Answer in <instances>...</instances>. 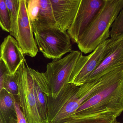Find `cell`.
<instances>
[{
	"mask_svg": "<svg viewBox=\"0 0 123 123\" xmlns=\"http://www.w3.org/2000/svg\"><path fill=\"white\" fill-rule=\"evenodd\" d=\"M118 114L112 112H104L83 117L69 119L59 123H115Z\"/></svg>",
	"mask_w": 123,
	"mask_h": 123,
	"instance_id": "obj_15",
	"label": "cell"
},
{
	"mask_svg": "<svg viewBox=\"0 0 123 123\" xmlns=\"http://www.w3.org/2000/svg\"><path fill=\"white\" fill-rule=\"evenodd\" d=\"M3 89L13 96L18 95V86L15 73L13 75L6 74L4 78Z\"/></svg>",
	"mask_w": 123,
	"mask_h": 123,
	"instance_id": "obj_19",
	"label": "cell"
},
{
	"mask_svg": "<svg viewBox=\"0 0 123 123\" xmlns=\"http://www.w3.org/2000/svg\"><path fill=\"white\" fill-rule=\"evenodd\" d=\"M39 8L34 32L51 28H58L50 0H39Z\"/></svg>",
	"mask_w": 123,
	"mask_h": 123,
	"instance_id": "obj_13",
	"label": "cell"
},
{
	"mask_svg": "<svg viewBox=\"0 0 123 123\" xmlns=\"http://www.w3.org/2000/svg\"><path fill=\"white\" fill-rule=\"evenodd\" d=\"M110 40L108 53L86 82L98 80L114 70L123 68V36Z\"/></svg>",
	"mask_w": 123,
	"mask_h": 123,
	"instance_id": "obj_9",
	"label": "cell"
},
{
	"mask_svg": "<svg viewBox=\"0 0 123 123\" xmlns=\"http://www.w3.org/2000/svg\"><path fill=\"white\" fill-rule=\"evenodd\" d=\"M15 98V106L17 114V123H28L19 104L18 96H13Z\"/></svg>",
	"mask_w": 123,
	"mask_h": 123,
	"instance_id": "obj_21",
	"label": "cell"
},
{
	"mask_svg": "<svg viewBox=\"0 0 123 123\" xmlns=\"http://www.w3.org/2000/svg\"><path fill=\"white\" fill-rule=\"evenodd\" d=\"M123 111V68H122L110 72L102 87L82 104L74 115L69 119L107 112H113L120 116Z\"/></svg>",
	"mask_w": 123,
	"mask_h": 123,
	"instance_id": "obj_1",
	"label": "cell"
},
{
	"mask_svg": "<svg viewBox=\"0 0 123 123\" xmlns=\"http://www.w3.org/2000/svg\"><path fill=\"white\" fill-rule=\"evenodd\" d=\"M38 49L47 59L57 60L72 51L70 37L67 31L51 28L34 32Z\"/></svg>",
	"mask_w": 123,
	"mask_h": 123,
	"instance_id": "obj_3",
	"label": "cell"
},
{
	"mask_svg": "<svg viewBox=\"0 0 123 123\" xmlns=\"http://www.w3.org/2000/svg\"><path fill=\"white\" fill-rule=\"evenodd\" d=\"M8 73L7 69L5 63L0 59V92L3 89L4 78Z\"/></svg>",
	"mask_w": 123,
	"mask_h": 123,
	"instance_id": "obj_22",
	"label": "cell"
},
{
	"mask_svg": "<svg viewBox=\"0 0 123 123\" xmlns=\"http://www.w3.org/2000/svg\"><path fill=\"white\" fill-rule=\"evenodd\" d=\"M81 53L72 50L63 58L53 60L47 64L44 74L48 82L49 95L52 98H56L65 86L68 84Z\"/></svg>",
	"mask_w": 123,
	"mask_h": 123,
	"instance_id": "obj_5",
	"label": "cell"
},
{
	"mask_svg": "<svg viewBox=\"0 0 123 123\" xmlns=\"http://www.w3.org/2000/svg\"><path fill=\"white\" fill-rule=\"evenodd\" d=\"M104 0H81L75 18L67 31L70 39L77 43L103 4Z\"/></svg>",
	"mask_w": 123,
	"mask_h": 123,
	"instance_id": "obj_7",
	"label": "cell"
},
{
	"mask_svg": "<svg viewBox=\"0 0 123 123\" xmlns=\"http://www.w3.org/2000/svg\"><path fill=\"white\" fill-rule=\"evenodd\" d=\"M0 27L6 32H10V16L5 0H0Z\"/></svg>",
	"mask_w": 123,
	"mask_h": 123,
	"instance_id": "obj_18",
	"label": "cell"
},
{
	"mask_svg": "<svg viewBox=\"0 0 123 123\" xmlns=\"http://www.w3.org/2000/svg\"><path fill=\"white\" fill-rule=\"evenodd\" d=\"M27 12L32 28L36 22L39 11V0H26Z\"/></svg>",
	"mask_w": 123,
	"mask_h": 123,
	"instance_id": "obj_20",
	"label": "cell"
},
{
	"mask_svg": "<svg viewBox=\"0 0 123 123\" xmlns=\"http://www.w3.org/2000/svg\"><path fill=\"white\" fill-rule=\"evenodd\" d=\"M34 91L37 108L42 123H46L47 116V98L49 95L48 82L44 73L31 68Z\"/></svg>",
	"mask_w": 123,
	"mask_h": 123,
	"instance_id": "obj_12",
	"label": "cell"
},
{
	"mask_svg": "<svg viewBox=\"0 0 123 123\" xmlns=\"http://www.w3.org/2000/svg\"><path fill=\"white\" fill-rule=\"evenodd\" d=\"M115 123H121V122H118L117 121Z\"/></svg>",
	"mask_w": 123,
	"mask_h": 123,
	"instance_id": "obj_23",
	"label": "cell"
},
{
	"mask_svg": "<svg viewBox=\"0 0 123 123\" xmlns=\"http://www.w3.org/2000/svg\"><path fill=\"white\" fill-rule=\"evenodd\" d=\"M109 35L110 39L123 36V9L121 10L111 25Z\"/></svg>",
	"mask_w": 123,
	"mask_h": 123,
	"instance_id": "obj_17",
	"label": "cell"
},
{
	"mask_svg": "<svg viewBox=\"0 0 123 123\" xmlns=\"http://www.w3.org/2000/svg\"><path fill=\"white\" fill-rule=\"evenodd\" d=\"M110 39L104 42L87 56L81 53L71 74L68 83L78 87L83 85L101 61L107 55L110 49Z\"/></svg>",
	"mask_w": 123,
	"mask_h": 123,
	"instance_id": "obj_6",
	"label": "cell"
},
{
	"mask_svg": "<svg viewBox=\"0 0 123 123\" xmlns=\"http://www.w3.org/2000/svg\"><path fill=\"white\" fill-rule=\"evenodd\" d=\"M9 13L10 21L11 36L16 38L18 18L19 0H5Z\"/></svg>",
	"mask_w": 123,
	"mask_h": 123,
	"instance_id": "obj_16",
	"label": "cell"
},
{
	"mask_svg": "<svg viewBox=\"0 0 123 123\" xmlns=\"http://www.w3.org/2000/svg\"><path fill=\"white\" fill-rule=\"evenodd\" d=\"M123 9V0H104L100 9L79 38L77 44L81 53L92 52L108 39L111 25Z\"/></svg>",
	"mask_w": 123,
	"mask_h": 123,
	"instance_id": "obj_2",
	"label": "cell"
},
{
	"mask_svg": "<svg viewBox=\"0 0 123 123\" xmlns=\"http://www.w3.org/2000/svg\"><path fill=\"white\" fill-rule=\"evenodd\" d=\"M81 0H50L59 29L67 31L75 18Z\"/></svg>",
	"mask_w": 123,
	"mask_h": 123,
	"instance_id": "obj_10",
	"label": "cell"
},
{
	"mask_svg": "<svg viewBox=\"0 0 123 123\" xmlns=\"http://www.w3.org/2000/svg\"><path fill=\"white\" fill-rule=\"evenodd\" d=\"M25 62L21 63L15 73L19 104L28 123H42L34 95L31 68Z\"/></svg>",
	"mask_w": 123,
	"mask_h": 123,
	"instance_id": "obj_4",
	"label": "cell"
},
{
	"mask_svg": "<svg viewBox=\"0 0 123 123\" xmlns=\"http://www.w3.org/2000/svg\"><path fill=\"white\" fill-rule=\"evenodd\" d=\"M17 117L12 95L3 89L0 92V123H17Z\"/></svg>",
	"mask_w": 123,
	"mask_h": 123,
	"instance_id": "obj_14",
	"label": "cell"
},
{
	"mask_svg": "<svg viewBox=\"0 0 123 123\" xmlns=\"http://www.w3.org/2000/svg\"><path fill=\"white\" fill-rule=\"evenodd\" d=\"M24 54L33 57L38 51L27 12L26 0H19L17 34L15 39Z\"/></svg>",
	"mask_w": 123,
	"mask_h": 123,
	"instance_id": "obj_8",
	"label": "cell"
},
{
	"mask_svg": "<svg viewBox=\"0 0 123 123\" xmlns=\"http://www.w3.org/2000/svg\"><path fill=\"white\" fill-rule=\"evenodd\" d=\"M0 59L5 63L10 75L15 74L21 63L26 62L23 51L17 41L11 35L6 37L0 45Z\"/></svg>",
	"mask_w": 123,
	"mask_h": 123,
	"instance_id": "obj_11",
	"label": "cell"
}]
</instances>
